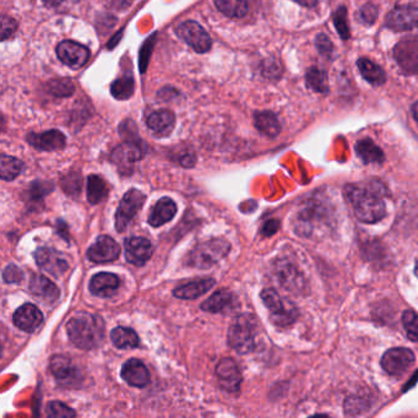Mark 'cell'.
<instances>
[{
  "label": "cell",
  "mask_w": 418,
  "mask_h": 418,
  "mask_svg": "<svg viewBox=\"0 0 418 418\" xmlns=\"http://www.w3.org/2000/svg\"><path fill=\"white\" fill-rule=\"evenodd\" d=\"M71 343L81 350L98 348L105 338V323L101 317L88 312L74 314L66 324Z\"/></svg>",
  "instance_id": "1"
},
{
  "label": "cell",
  "mask_w": 418,
  "mask_h": 418,
  "mask_svg": "<svg viewBox=\"0 0 418 418\" xmlns=\"http://www.w3.org/2000/svg\"><path fill=\"white\" fill-rule=\"evenodd\" d=\"M345 195L352 207L357 219L365 224H375L387 214L385 204L378 194L365 187L350 184L345 188Z\"/></svg>",
  "instance_id": "2"
},
{
  "label": "cell",
  "mask_w": 418,
  "mask_h": 418,
  "mask_svg": "<svg viewBox=\"0 0 418 418\" xmlns=\"http://www.w3.org/2000/svg\"><path fill=\"white\" fill-rule=\"evenodd\" d=\"M229 243L224 238H215L193 248L187 258V264L193 268H209L224 259L229 251Z\"/></svg>",
  "instance_id": "3"
},
{
  "label": "cell",
  "mask_w": 418,
  "mask_h": 418,
  "mask_svg": "<svg viewBox=\"0 0 418 418\" xmlns=\"http://www.w3.org/2000/svg\"><path fill=\"white\" fill-rule=\"evenodd\" d=\"M231 348L241 355H246L256 348V320L249 314H241L234 319L229 330Z\"/></svg>",
  "instance_id": "4"
},
{
  "label": "cell",
  "mask_w": 418,
  "mask_h": 418,
  "mask_svg": "<svg viewBox=\"0 0 418 418\" xmlns=\"http://www.w3.org/2000/svg\"><path fill=\"white\" fill-rule=\"evenodd\" d=\"M261 300L264 302L265 307L268 309L271 320L276 325L287 326L295 322L297 318L296 308L278 295L276 291L264 290L261 292Z\"/></svg>",
  "instance_id": "5"
},
{
  "label": "cell",
  "mask_w": 418,
  "mask_h": 418,
  "mask_svg": "<svg viewBox=\"0 0 418 418\" xmlns=\"http://www.w3.org/2000/svg\"><path fill=\"white\" fill-rule=\"evenodd\" d=\"M176 33L182 41L190 46L197 53H207L212 46L211 37L209 36L198 22L185 21L177 27Z\"/></svg>",
  "instance_id": "6"
},
{
  "label": "cell",
  "mask_w": 418,
  "mask_h": 418,
  "mask_svg": "<svg viewBox=\"0 0 418 418\" xmlns=\"http://www.w3.org/2000/svg\"><path fill=\"white\" fill-rule=\"evenodd\" d=\"M145 199V195L141 193L140 190L130 189L125 193L115 214V229L118 232L125 231L137 215V212L140 210Z\"/></svg>",
  "instance_id": "7"
},
{
  "label": "cell",
  "mask_w": 418,
  "mask_h": 418,
  "mask_svg": "<svg viewBox=\"0 0 418 418\" xmlns=\"http://www.w3.org/2000/svg\"><path fill=\"white\" fill-rule=\"evenodd\" d=\"M414 363V355L409 348H395L387 350L382 357L380 365L387 375L400 377Z\"/></svg>",
  "instance_id": "8"
},
{
  "label": "cell",
  "mask_w": 418,
  "mask_h": 418,
  "mask_svg": "<svg viewBox=\"0 0 418 418\" xmlns=\"http://www.w3.org/2000/svg\"><path fill=\"white\" fill-rule=\"evenodd\" d=\"M394 58L407 74H418V37L411 36L401 40L394 48Z\"/></svg>",
  "instance_id": "9"
},
{
  "label": "cell",
  "mask_w": 418,
  "mask_h": 418,
  "mask_svg": "<svg viewBox=\"0 0 418 418\" xmlns=\"http://www.w3.org/2000/svg\"><path fill=\"white\" fill-rule=\"evenodd\" d=\"M144 150L135 141H127L112 152V161L122 174H132L134 163L144 157Z\"/></svg>",
  "instance_id": "10"
},
{
  "label": "cell",
  "mask_w": 418,
  "mask_h": 418,
  "mask_svg": "<svg viewBox=\"0 0 418 418\" xmlns=\"http://www.w3.org/2000/svg\"><path fill=\"white\" fill-rule=\"evenodd\" d=\"M57 57L63 64L74 70H79L88 63L90 51L88 47L74 41H63L58 44Z\"/></svg>",
  "instance_id": "11"
},
{
  "label": "cell",
  "mask_w": 418,
  "mask_h": 418,
  "mask_svg": "<svg viewBox=\"0 0 418 418\" xmlns=\"http://www.w3.org/2000/svg\"><path fill=\"white\" fill-rule=\"evenodd\" d=\"M36 263L38 268L44 273L52 275L54 278L62 276L69 268L68 261L59 251H54L53 248L42 247L35 251Z\"/></svg>",
  "instance_id": "12"
},
{
  "label": "cell",
  "mask_w": 418,
  "mask_h": 418,
  "mask_svg": "<svg viewBox=\"0 0 418 418\" xmlns=\"http://www.w3.org/2000/svg\"><path fill=\"white\" fill-rule=\"evenodd\" d=\"M49 368L58 383L63 387H74L79 383V370L70 358L63 355H56L51 358Z\"/></svg>",
  "instance_id": "13"
},
{
  "label": "cell",
  "mask_w": 418,
  "mask_h": 418,
  "mask_svg": "<svg viewBox=\"0 0 418 418\" xmlns=\"http://www.w3.org/2000/svg\"><path fill=\"white\" fill-rule=\"evenodd\" d=\"M387 26L394 31H409L418 26V8L400 5L387 15Z\"/></svg>",
  "instance_id": "14"
},
{
  "label": "cell",
  "mask_w": 418,
  "mask_h": 418,
  "mask_svg": "<svg viewBox=\"0 0 418 418\" xmlns=\"http://www.w3.org/2000/svg\"><path fill=\"white\" fill-rule=\"evenodd\" d=\"M119 254H120V248L115 239L110 236H100L88 251V259L95 264L115 261Z\"/></svg>",
  "instance_id": "15"
},
{
  "label": "cell",
  "mask_w": 418,
  "mask_h": 418,
  "mask_svg": "<svg viewBox=\"0 0 418 418\" xmlns=\"http://www.w3.org/2000/svg\"><path fill=\"white\" fill-rule=\"evenodd\" d=\"M216 377L226 392H236L242 383V375L237 363L232 358H224L216 367Z\"/></svg>",
  "instance_id": "16"
},
{
  "label": "cell",
  "mask_w": 418,
  "mask_h": 418,
  "mask_svg": "<svg viewBox=\"0 0 418 418\" xmlns=\"http://www.w3.org/2000/svg\"><path fill=\"white\" fill-rule=\"evenodd\" d=\"M125 258L128 263L135 266H142L150 259L154 247L149 239L144 237H130L125 239Z\"/></svg>",
  "instance_id": "17"
},
{
  "label": "cell",
  "mask_w": 418,
  "mask_h": 418,
  "mask_svg": "<svg viewBox=\"0 0 418 418\" xmlns=\"http://www.w3.org/2000/svg\"><path fill=\"white\" fill-rule=\"evenodd\" d=\"M13 320L20 330L33 333L43 322V314L35 304L26 303L14 313Z\"/></svg>",
  "instance_id": "18"
},
{
  "label": "cell",
  "mask_w": 418,
  "mask_h": 418,
  "mask_svg": "<svg viewBox=\"0 0 418 418\" xmlns=\"http://www.w3.org/2000/svg\"><path fill=\"white\" fill-rule=\"evenodd\" d=\"M27 141L30 145L41 151H58L64 149L66 139L64 134L59 130H49V132L35 134L31 132L27 135Z\"/></svg>",
  "instance_id": "19"
},
{
  "label": "cell",
  "mask_w": 418,
  "mask_h": 418,
  "mask_svg": "<svg viewBox=\"0 0 418 418\" xmlns=\"http://www.w3.org/2000/svg\"><path fill=\"white\" fill-rule=\"evenodd\" d=\"M122 378L132 387H144L150 383V372L142 362L132 358L124 363Z\"/></svg>",
  "instance_id": "20"
},
{
  "label": "cell",
  "mask_w": 418,
  "mask_h": 418,
  "mask_svg": "<svg viewBox=\"0 0 418 418\" xmlns=\"http://www.w3.org/2000/svg\"><path fill=\"white\" fill-rule=\"evenodd\" d=\"M119 283V278L115 273H97L90 281V292L97 297L108 298L118 291Z\"/></svg>",
  "instance_id": "21"
},
{
  "label": "cell",
  "mask_w": 418,
  "mask_h": 418,
  "mask_svg": "<svg viewBox=\"0 0 418 418\" xmlns=\"http://www.w3.org/2000/svg\"><path fill=\"white\" fill-rule=\"evenodd\" d=\"M28 287H30L32 295L36 296L37 298H40L43 302H47V303H53L61 296L56 283L49 281L48 278H44L43 275H38V273L32 275Z\"/></svg>",
  "instance_id": "22"
},
{
  "label": "cell",
  "mask_w": 418,
  "mask_h": 418,
  "mask_svg": "<svg viewBox=\"0 0 418 418\" xmlns=\"http://www.w3.org/2000/svg\"><path fill=\"white\" fill-rule=\"evenodd\" d=\"M174 123H176V117L173 115V112L168 110H156L146 119L147 128L159 137L168 135L174 128Z\"/></svg>",
  "instance_id": "23"
},
{
  "label": "cell",
  "mask_w": 418,
  "mask_h": 418,
  "mask_svg": "<svg viewBox=\"0 0 418 418\" xmlns=\"http://www.w3.org/2000/svg\"><path fill=\"white\" fill-rule=\"evenodd\" d=\"M236 308V297L229 291L220 290L207 298L202 309L210 313H229Z\"/></svg>",
  "instance_id": "24"
},
{
  "label": "cell",
  "mask_w": 418,
  "mask_h": 418,
  "mask_svg": "<svg viewBox=\"0 0 418 418\" xmlns=\"http://www.w3.org/2000/svg\"><path fill=\"white\" fill-rule=\"evenodd\" d=\"M214 286H215V280L204 278V280L189 282V283L177 287L176 290L173 291V295L181 300H195L204 293H207V291L211 290Z\"/></svg>",
  "instance_id": "25"
},
{
  "label": "cell",
  "mask_w": 418,
  "mask_h": 418,
  "mask_svg": "<svg viewBox=\"0 0 418 418\" xmlns=\"http://www.w3.org/2000/svg\"><path fill=\"white\" fill-rule=\"evenodd\" d=\"M177 212V205L172 199L162 198L160 199L157 204L155 205L150 217H149V224L152 227H160V226L167 224L174 217Z\"/></svg>",
  "instance_id": "26"
},
{
  "label": "cell",
  "mask_w": 418,
  "mask_h": 418,
  "mask_svg": "<svg viewBox=\"0 0 418 418\" xmlns=\"http://www.w3.org/2000/svg\"><path fill=\"white\" fill-rule=\"evenodd\" d=\"M254 124H256V128L265 137H278L281 132V124L273 112H268V110L258 112L254 115Z\"/></svg>",
  "instance_id": "27"
},
{
  "label": "cell",
  "mask_w": 418,
  "mask_h": 418,
  "mask_svg": "<svg viewBox=\"0 0 418 418\" xmlns=\"http://www.w3.org/2000/svg\"><path fill=\"white\" fill-rule=\"evenodd\" d=\"M251 0H215L216 8L227 18L241 19L251 9Z\"/></svg>",
  "instance_id": "28"
},
{
  "label": "cell",
  "mask_w": 418,
  "mask_h": 418,
  "mask_svg": "<svg viewBox=\"0 0 418 418\" xmlns=\"http://www.w3.org/2000/svg\"><path fill=\"white\" fill-rule=\"evenodd\" d=\"M110 339L115 348H135L140 345V340L137 333L130 329V328H124L118 326L110 333Z\"/></svg>",
  "instance_id": "29"
},
{
  "label": "cell",
  "mask_w": 418,
  "mask_h": 418,
  "mask_svg": "<svg viewBox=\"0 0 418 418\" xmlns=\"http://www.w3.org/2000/svg\"><path fill=\"white\" fill-rule=\"evenodd\" d=\"M358 69L361 71L362 76L365 78L370 84L375 85V86H379V85H383L387 80L385 73L380 66H377L375 63L372 62L367 58H361L358 62H357Z\"/></svg>",
  "instance_id": "30"
},
{
  "label": "cell",
  "mask_w": 418,
  "mask_h": 418,
  "mask_svg": "<svg viewBox=\"0 0 418 418\" xmlns=\"http://www.w3.org/2000/svg\"><path fill=\"white\" fill-rule=\"evenodd\" d=\"M357 154L367 163H380L384 161L383 151L375 145L370 139L358 141L356 146Z\"/></svg>",
  "instance_id": "31"
},
{
  "label": "cell",
  "mask_w": 418,
  "mask_h": 418,
  "mask_svg": "<svg viewBox=\"0 0 418 418\" xmlns=\"http://www.w3.org/2000/svg\"><path fill=\"white\" fill-rule=\"evenodd\" d=\"M107 195H108V188H107L106 182L103 181L101 177L95 176V174L88 177V203L93 204V205L102 203L107 198Z\"/></svg>",
  "instance_id": "32"
},
{
  "label": "cell",
  "mask_w": 418,
  "mask_h": 418,
  "mask_svg": "<svg viewBox=\"0 0 418 418\" xmlns=\"http://www.w3.org/2000/svg\"><path fill=\"white\" fill-rule=\"evenodd\" d=\"M23 169V162L20 160L3 155L0 160V174L3 181H14Z\"/></svg>",
  "instance_id": "33"
},
{
  "label": "cell",
  "mask_w": 418,
  "mask_h": 418,
  "mask_svg": "<svg viewBox=\"0 0 418 418\" xmlns=\"http://www.w3.org/2000/svg\"><path fill=\"white\" fill-rule=\"evenodd\" d=\"M134 88H135V85H134L132 76H120L118 79L115 80V83L110 86V93H112V96L119 101H124V100H128L132 96Z\"/></svg>",
  "instance_id": "34"
},
{
  "label": "cell",
  "mask_w": 418,
  "mask_h": 418,
  "mask_svg": "<svg viewBox=\"0 0 418 418\" xmlns=\"http://www.w3.org/2000/svg\"><path fill=\"white\" fill-rule=\"evenodd\" d=\"M307 85L317 93H326L329 88L325 73L318 68L309 69L307 73Z\"/></svg>",
  "instance_id": "35"
},
{
  "label": "cell",
  "mask_w": 418,
  "mask_h": 418,
  "mask_svg": "<svg viewBox=\"0 0 418 418\" xmlns=\"http://www.w3.org/2000/svg\"><path fill=\"white\" fill-rule=\"evenodd\" d=\"M49 93L56 97H69L75 91V86L69 79H57L48 84Z\"/></svg>",
  "instance_id": "36"
},
{
  "label": "cell",
  "mask_w": 418,
  "mask_h": 418,
  "mask_svg": "<svg viewBox=\"0 0 418 418\" xmlns=\"http://www.w3.org/2000/svg\"><path fill=\"white\" fill-rule=\"evenodd\" d=\"M402 324L409 340L418 341V313L406 310L402 314Z\"/></svg>",
  "instance_id": "37"
},
{
  "label": "cell",
  "mask_w": 418,
  "mask_h": 418,
  "mask_svg": "<svg viewBox=\"0 0 418 418\" xmlns=\"http://www.w3.org/2000/svg\"><path fill=\"white\" fill-rule=\"evenodd\" d=\"M334 23L336 30L339 32L343 40H348L350 38V28H348V11L346 8L341 6L334 15Z\"/></svg>",
  "instance_id": "38"
},
{
  "label": "cell",
  "mask_w": 418,
  "mask_h": 418,
  "mask_svg": "<svg viewBox=\"0 0 418 418\" xmlns=\"http://www.w3.org/2000/svg\"><path fill=\"white\" fill-rule=\"evenodd\" d=\"M48 414L51 417L56 418L75 417L76 414L74 409H70L69 406H66V404H63V402H59V401H52V402H49Z\"/></svg>",
  "instance_id": "39"
},
{
  "label": "cell",
  "mask_w": 418,
  "mask_h": 418,
  "mask_svg": "<svg viewBox=\"0 0 418 418\" xmlns=\"http://www.w3.org/2000/svg\"><path fill=\"white\" fill-rule=\"evenodd\" d=\"M63 188L66 190V194H80L81 189V178L75 173L68 174L66 179L63 181Z\"/></svg>",
  "instance_id": "40"
},
{
  "label": "cell",
  "mask_w": 418,
  "mask_h": 418,
  "mask_svg": "<svg viewBox=\"0 0 418 418\" xmlns=\"http://www.w3.org/2000/svg\"><path fill=\"white\" fill-rule=\"evenodd\" d=\"M23 278V273L16 265L10 264L3 271V280L6 283H18Z\"/></svg>",
  "instance_id": "41"
},
{
  "label": "cell",
  "mask_w": 418,
  "mask_h": 418,
  "mask_svg": "<svg viewBox=\"0 0 418 418\" xmlns=\"http://www.w3.org/2000/svg\"><path fill=\"white\" fill-rule=\"evenodd\" d=\"M155 35L149 38V40H146L145 44L142 46V48H141L140 52V69L141 73H145L146 66L149 64V59H150V54L152 52V48H154L155 44Z\"/></svg>",
  "instance_id": "42"
},
{
  "label": "cell",
  "mask_w": 418,
  "mask_h": 418,
  "mask_svg": "<svg viewBox=\"0 0 418 418\" xmlns=\"http://www.w3.org/2000/svg\"><path fill=\"white\" fill-rule=\"evenodd\" d=\"M16 28H18L16 21L4 15L1 19V40L5 41L9 38L10 36H13L14 32L16 31Z\"/></svg>",
  "instance_id": "43"
},
{
  "label": "cell",
  "mask_w": 418,
  "mask_h": 418,
  "mask_svg": "<svg viewBox=\"0 0 418 418\" xmlns=\"http://www.w3.org/2000/svg\"><path fill=\"white\" fill-rule=\"evenodd\" d=\"M52 189H53V187L48 184L47 182H35L32 184L30 193H31L32 198L40 199L46 194H48Z\"/></svg>",
  "instance_id": "44"
},
{
  "label": "cell",
  "mask_w": 418,
  "mask_h": 418,
  "mask_svg": "<svg viewBox=\"0 0 418 418\" xmlns=\"http://www.w3.org/2000/svg\"><path fill=\"white\" fill-rule=\"evenodd\" d=\"M378 16V10L375 8V5H365L361 10H360V19L362 22L365 23H373L375 21V19Z\"/></svg>",
  "instance_id": "45"
},
{
  "label": "cell",
  "mask_w": 418,
  "mask_h": 418,
  "mask_svg": "<svg viewBox=\"0 0 418 418\" xmlns=\"http://www.w3.org/2000/svg\"><path fill=\"white\" fill-rule=\"evenodd\" d=\"M317 47L319 49V52L323 54H329L333 51V43L329 40V37L325 35H319L317 37Z\"/></svg>",
  "instance_id": "46"
},
{
  "label": "cell",
  "mask_w": 418,
  "mask_h": 418,
  "mask_svg": "<svg viewBox=\"0 0 418 418\" xmlns=\"http://www.w3.org/2000/svg\"><path fill=\"white\" fill-rule=\"evenodd\" d=\"M278 229V221H268L266 224H265L264 229H263V234L265 236H270V234H275Z\"/></svg>",
  "instance_id": "47"
},
{
  "label": "cell",
  "mask_w": 418,
  "mask_h": 418,
  "mask_svg": "<svg viewBox=\"0 0 418 418\" xmlns=\"http://www.w3.org/2000/svg\"><path fill=\"white\" fill-rule=\"evenodd\" d=\"M297 4L302 5L304 8H313L317 4L318 0H293Z\"/></svg>",
  "instance_id": "48"
},
{
  "label": "cell",
  "mask_w": 418,
  "mask_h": 418,
  "mask_svg": "<svg viewBox=\"0 0 418 418\" xmlns=\"http://www.w3.org/2000/svg\"><path fill=\"white\" fill-rule=\"evenodd\" d=\"M64 0H43L44 4L47 6H57V5L62 4Z\"/></svg>",
  "instance_id": "49"
},
{
  "label": "cell",
  "mask_w": 418,
  "mask_h": 418,
  "mask_svg": "<svg viewBox=\"0 0 418 418\" xmlns=\"http://www.w3.org/2000/svg\"><path fill=\"white\" fill-rule=\"evenodd\" d=\"M412 115H414V118L418 122V102H416L414 107H412Z\"/></svg>",
  "instance_id": "50"
},
{
  "label": "cell",
  "mask_w": 418,
  "mask_h": 418,
  "mask_svg": "<svg viewBox=\"0 0 418 418\" xmlns=\"http://www.w3.org/2000/svg\"><path fill=\"white\" fill-rule=\"evenodd\" d=\"M414 273H416V275L418 276V261L417 264H416V268H414Z\"/></svg>",
  "instance_id": "51"
}]
</instances>
